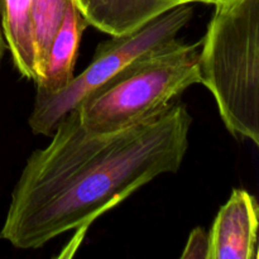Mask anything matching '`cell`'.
<instances>
[{
	"label": "cell",
	"instance_id": "cell-8",
	"mask_svg": "<svg viewBox=\"0 0 259 259\" xmlns=\"http://www.w3.org/2000/svg\"><path fill=\"white\" fill-rule=\"evenodd\" d=\"M2 30L7 48L20 75L37 78L32 0H3Z\"/></svg>",
	"mask_w": 259,
	"mask_h": 259
},
{
	"label": "cell",
	"instance_id": "cell-1",
	"mask_svg": "<svg viewBox=\"0 0 259 259\" xmlns=\"http://www.w3.org/2000/svg\"><path fill=\"white\" fill-rule=\"evenodd\" d=\"M191 123L179 100L110 133H91L81 125L77 111L68 113L50 144L28 158L0 239L18 249H38L71 230L85 233L144 185L179 171L189 149Z\"/></svg>",
	"mask_w": 259,
	"mask_h": 259
},
{
	"label": "cell",
	"instance_id": "cell-9",
	"mask_svg": "<svg viewBox=\"0 0 259 259\" xmlns=\"http://www.w3.org/2000/svg\"><path fill=\"white\" fill-rule=\"evenodd\" d=\"M70 2L71 0H32L37 57V78L34 82H38L42 77L51 43L62 23Z\"/></svg>",
	"mask_w": 259,
	"mask_h": 259
},
{
	"label": "cell",
	"instance_id": "cell-12",
	"mask_svg": "<svg viewBox=\"0 0 259 259\" xmlns=\"http://www.w3.org/2000/svg\"><path fill=\"white\" fill-rule=\"evenodd\" d=\"M2 5L3 0H0V61L4 57L5 50H7V45H5L4 37H3V30H2Z\"/></svg>",
	"mask_w": 259,
	"mask_h": 259
},
{
	"label": "cell",
	"instance_id": "cell-5",
	"mask_svg": "<svg viewBox=\"0 0 259 259\" xmlns=\"http://www.w3.org/2000/svg\"><path fill=\"white\" fill-rule=\"evenodd\" d=\"M259 207L245 190H233L209 234L207 259H258Z\"/></svg>",
	"mask_w": 259,
	"mask_h": 259
},
{
	"label": "cell",
	"instance_id": "cell-4",
	"mask_svg": "<svg viewBox=\"0 0 259 259\" xmlns=\"http://www.w3.org/2000/svg\"><path fill=\"white\" fill-rule=\"evenodd\" d=\"M194 15L191 4H181L128 33L110 35L98 46L88 67L56 93H35L28 124L34 134L52 136L57 124L90 93L146 53L177 40Z\"/></svg>",
	"mask_w": 259,
	"mask_h": 259
},
{
	"label": "cell",
	"instance_id": "cell-11",
	"mask_svg": "<svg viewBox=\"0 0 259 259\" xmlns=\"http://www.w3.org/2000/svg\"><path fill=\"white\" fill-rule=\"evenodd\" d=\"M177 5L181 4H192V3H204V4H212V5H219L224 4V3L233 2V0H175Z\"/></svg>",
	"mask_w": 259,
	"mask_h": 259
},
{
	"label": "cell",
	"instance_id": "cell-3",
	"mask_svg": "<svg viewBox=\"0 0 259 259\" xmlns=\"http://www.w3.org/2000/svg\"><path fill=\"white\" fill-rule=\"evenodd\" d=\"M200 45L177 39L137 58L81 101L75 109L81 125L91 133H110L163 111L200 83Z\"/></svg>",
	"mask_w": 259,
	"mask_h": 259
},
{
	"label": "cell",
	"instance_id": "cell-6",
	"mask_svg": "<svg viewBox=\"0 0 259 259\" xmlns=\"http://www.w3.org/2000/svg\"><path fill=\"white\" fill-rule=\"evenodd\" d=\"M88 25L82 12L71 0L62 23L51 43L42 77L35 82L37 91L56 93L72 80L81 37Z\"/></svg>",
	"mask_w": 259,
	"mask_h": 259
},
{
	"label": "cell",
	"instance_id": "cell-10",
	"mask_svg": "<svg viewBox=\"0 0 259 259\" xmlns=\"http://www.w3.org/2000/svg\"><path fill=\"white\" fill-rule=\"evenodd\" d=\"M207 253H209V234L202 228H196L190 234L181 258L207 259Z\"/></svg>",
	"mask_w": 259,
	"mask_h": 259
},
{
	"label": "cell",
	"instance_id": "cell-2",
	"mask_svg": "<svg viewBox=\"0 0 259 259\" xmlns=\"http://www.w3.org/2000/svg\"><path fill=\"white\" fill-rule=\"evenodd\" d=\"M200 47V83L225 126L259 146V0L215 5Z\"/></svg>",
	"mask_w": 259,
	"mask_h": 259
},
{
	"label": "cell",
	"instance_id": "cell-7",
	"mask_svg": "<svg viewBox=\"0 0 259 259\" xmlns=\"http://www.w3.org/2000/svg\"><path fill=\"white\" fill-rule=\"evenodd\" d=\"M175 7V0H89L82 14L89 25L109 35H118Z\"/></svg>",
	"mask_w": 259,
	"mask_h": 259
},
{
	"label": "cell",
	"instance_id": "cell-13",
	"mask_svg": "<svg viewBox=\"0 0 259 259\" xmlns=\"http://www.w3.org/2000/svg\"><path fill=\"white\" fill-rule=\"evenodd\" d=\"M73 2H75V4L77 5L78 9H80L81 12H83V9H85V7H86V4H88L89 0H73Z\"/></svg>",
	"mask_w": 259,
	"mask_h": 259
}]
</instances>
